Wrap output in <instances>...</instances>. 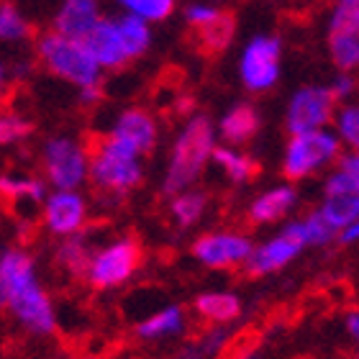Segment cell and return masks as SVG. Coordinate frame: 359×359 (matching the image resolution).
<instances>
[{
  "instance_id": "6",
  "label": "cell",
  "mask_w": 359,
  "mask_h": 359,
  "mask_svg": "<svg viewBox=\"0 0 359 359\" xmlns=\"http://www.w3.org/2000/svg\"><path fill=\"white\" fill-rule=\"evenodd\" d=\"M344 157V144L334 128H316L303 134H287L280 170L290 182H308L326 177Z\"/></svg>"
},
{
  "instance_id": "34",
  "label": "cell",
  "mask_w": 359,
  "mask_h": 359,
  "mask_svg": "<svg viewBox=\"0 0 359 359\" xmlns=\"http://www.w3.org/2000/svg\"><path fill=\"white\" fill-rule=\"evenodd\" d=\"M339 241H341L344 247H357L359 244V218L357 221H349L346 226L339 229Z\"/></svg>"
},
{
  "instance_id": "7",
  "label": "cell",
  "mask_w": 359,
  "mask_h": 359,
  "mask_svg": "<svg viewBox=\"0 0 359 359\" xmlns=\"http://www.w3.org/2000/svg\"><path fill=\"white\" fill-rule=\"evenodd\" d=\"M90 154L93 147H88L77 134L60 131L46 136L39 144V175L49 187L83 190L90 182Z\"/></svg>"
},
{
  "instance_id": "1",
  "label": "cell",
  "mask_w": 359,
  "mask_h": 359,
  "mask_svg": "<svg viewBox=\"0 0 359 359\" xmlns=\"http://www.w3.org/2000/svg\"><path fill=\"white\" fill-rule=\"evenodd\" d=\"M0 306L26 337L46 339L57 331V308L29 249L0 252Z\"/></svg>"
},
{
  "instance_id": "11",
  "label": "cell",
  "mask_w": 359,
  "mask_h": 359,
  "mask_svg": "<svg viewBox=\"0 0 359 359\" xmlns=\"http://www.w3.org/2000/svg\"><path fill=\"white\" fill-rule=\"evenodd\" d=\"M257 241L239 229H213L193 241V257L205 269H244Z\"/></svg>"
},
{
  "instance_id": "10",
  "label": "cell",
  "mask_w": 359,
  "mask_h": 359,
  "mask_svg": "<svg viewBox=\"0 0 359 359\" xmlns=\"http://www.w3.org/2000/svg\"><path fill=\"white\" fill-rule=\"evenodd\" d=\"M306 249H311V244H308V236L303 231L300 218L285 221L275 233H269L262 241H257L255 252H252L244 269L252 277L277 275V272L290 267Z\"/></svg>"
},
{
  "instance_id": "32",
  "label": "cell",
  "mask_w": 359,
  "mask_h": 359,
  "mask_svg": "<svg viewBox=\"0 0 359 359\" xmlns=\"http://www.w3.org/2000/svg\"><path fill=\"white\" fill-rule=\"evenodd\" d=\"M329 88L339 103H346V100H352L354 93H357V77H354V72H339L337 69V75H334V80L329 83Z\"/></svg>"
},
{
  "instance_id": "23",
  "label": "cell",
  "mask_w": 359,
  "mask_h": 359,
  "mask_svg": "<svg viewBox=\"0 0 359 359\" xmlns=\"http://www.w3.org/2000/svg\"><path fill=\"white\" fill-rule=\"evenodd\" d=\"M208 195L198 187H187L180 193L170 195V221L180 231H190L201 224L208 213Z\"/></svg>"
},
{
  "instance_id": "12",
  "label": "cell",
  "mask_w": 359,
  "mask_h": 359,
  "mask_svg": "<svg viewBox=\"0 0 359 359\" xmlns=\"http://www.w3.org/2000/svg\"><path fill=\"white\" fill-rule=\"evenodd\" d=\"M339 100L329 85H300L292 90L285 105V131L303 134L316 128H329L337 116Z\"/></svg>"
},
{
  "instance_id": "28",
  "label": "cell",
  "mask_w": 359,
  "mask_h": 359,
  "mask_svg": "<svg viewBox=\"0 0 359 359\" xmlns=\"http://www.w3.org/2000/svg\"><path fill=\"white\" fill-rule=\"evenodd\" d=\"M31 34H34L31 21L21 8L13 3H3L0 6V39H3V44H26Z\"/></svg>"
},
{
  "instance_id": "8",
  "label": "cell",
  "mask_w": 359,
  "mask_h": 359,
  "mask_svg": "<svg viewBox=\"0 0 359 359\" xmlns=\"http://www.w3.org/2000/svg\"><path fill=\"white\" fill-rule=\"evenodd\" d=\"M142 267V247L134 236L118 233L95 244L90 262L83 272V280L93 290H118Z\"/></svg>"
},
{
  "instance_id": "25",
  "label": "cell",
  "mask_w": 359,
  "mask_h": 359,
  "mask_svg": "<svg viewBox=\"0 0 359 359\" xmlns=\"http://www.w3.org/2000/svg\"><path fill=\"white\" fill-rule=\"evenodd\" d=\"M329 57L339 72H357L359 69L357 31H329Z\"/></svg>"
},
{
  "instance_id": "9",
  "label": "cell",
  "mask_w": 359,
  "mask_h": 359,
  "mask_svg": "<svg viewBox=\"0 0 359 359\" xmlns=\"http://www.w3.org/2000/svg\"><path fill=\"white\" fill-rule=\"evenodd\" d=\"M236 72L252 95H264L283 75V41L275 34H255L241 46Z\"/></svg>"
},
{
  "instance_id": "35",
  "label": "cell",
  "mask_w": 359,
  "mask_h": 359,
  "mask_svg": "<svg viewBox=\"0 0 359 359\" xmlns=\"http://www.w3.org/2000/svg\"><path fill=\"white\" fill-rule=\"evenodd\" d=\"M339 165L359 175V149H344V157H341Z\"/></svg>"
},
{
  "instance_id": "30",
  "label": "cell",
  "mask_w": 359,
  "mask_h": 359,
  "mask_svg": "<svg viewBox=\"0 0 359 359\" xmlns=\"http://www.w3.org/2000/svg\"><path fill=\"white\" fill-rule=\"evenodd\" d=\"M31 134V121L15 111H6L0 116V142L3 147H15L26 142Z\"/></svg>"
},
{
  "instance_id": "16",
  "label": "cell",
  "mask_w": 359,
  "mask_h": 359,
  "mask_svg": "<svg viewBox=\"0 0 359 359\" xmlns=\"http://www.w3.org/2000/svg\"><path fill=\"white\" fill-rule=\"evenodd\" d=\"M300 205V193L295 182L285 180L264 187L247 203V221L255 226H275L290 218Z\"/></svg>"
},
{
  "instance_id": "26",
  "label": "cell",
  "mask_w": 359,
  "mask_h": 359,
  "mask_svg": "<svg viewBox=\"0 0 359 359\" xmlns=\"http://www.w3.org/2000/svg\"><path fill=\"white\" fill-rule=\"evenodd\" d=\"M182 18H185V23L195 34H205V31L216 29L218 23L229 21L231 15L226 13L216 0H190V3L182 8Z\"/></svg>"
},
{
  "instance_id": "24",
  "label": "cell",
  "mask_w": 359,
  "mask_h": 359,
  "mask_svg": "<svg viewBox=\"0 0 359 359\" xmlns=\"http://www.w3.org/2000/svg\"><path fill=\"white\" fill-rule=\"evenodd\" d=\"M93 249H95V241L85 231L75 233V236H67V239H60L57 247H54V264H57L62 272H67V275L83 277Z\"/></svg>"
},
{
  "instance_id": "27",
  "label": "cell",
  "mask_w": 359,
  "mask_h": 359,
  "mask_svg": "<svg viewBox=\"0 0 359 359\" xmlns=\"http://www.w3.org/2000/svg\"><path fill=\"white\" fill-rule=\"evenodd\" d=\"M111 3L118 8V13L136 15L151 26L167 21L177 8V0H111Z\"/></svg>"
},
{
  "instance_id": "38",
  "label": "cell",
  "mask_w": 359,
  "mask_h": 359,
  "mask_svg": "<svg viewBox=\"0 0 359 359\" xmlns=\"http://www.w3.org/2000/svg\"><path fill=\"white\" fill-rule=\"evenodd\" d=\"M67 359H77V357H67Z\"/></svg>"
},
{
  "instance_id": "29",
  "label": "cell",
  "mask_w": 359,
  "mask_h": 359,
  "mask_svg": "<svg viewBox=\"0 0 359 359\" xmlns=\"http://www.w3.org/2000/svg\"><path fill=\"white\" fill-rule=\"evenodd\" d=\"M331 128L341 139L344 149H359V100L339 103Z\"/></svg>"
},
{
  "instance_id": "33",
  "label": "cell",
  "mask_w": 359,
  "mask_h": 359,
  "mask_svg": "<svg viewBox=\"0 0 359 359\" xmlns=\"http://www.w3.org/2000/svg\"><path fill=\"white\" fill-rule=\"evenodd\" d=\"M344 331H346V337H349V341L357 346V352H359V308H352V311L344 316Z\"/></svg>"
},
{
  "instance_id": "36",
  "label": "cell",
  "mask_w": 359,
  "mask_h": 359,
  "mask_svg": "<svg viewBox=\"0 0 359 359\" xmlns=\"http://www.w3.org/2000/svg\"><path fill=\"white\" fill-rule=\"evenodd\" d=\"M334 6H359V0H331Z\"/></svg>"
},
{
  "instance_id": "37",
  "label": "cell",
  "mask_w": 359,
  "mask_h": 359,
  "mask_svg": "<svg viewBox=\"0 0 359 359\" xmlns=\"http://www.w3.org/2000/svg\"><path fill=\"white\" fill-rule=\"evenodd\" d=\"M352 359H359V352H357V357H352Z\"/></svg>"
},
{
  "instance_id": "13",
  "label": "cell",
  "mask_w": 359,
  "mask_h": 359,
  "mask_svg": "<svg viewBox=\"0 0 359 359\" xmlns=\"http://www.w3.org/2000/svg\"><path fill=\"white\" fill-rule=\"evenodd\" d=\"M90 221V201L83 190H60L52 187L41 203L39 224L54 239H67L83 233Z\"/></svg>"
},
{
  "instance_id": "17",
  "label": "cell",
  "mask_w": 359,
  "mask_h": 359,
  "mask_svg": "<svg viewBox=\"0 0 359 359\" xmlns=\"http://www.w3.org/2000/svg\"><path fill=\"white\" fill-rule=\"evenodd\" d=\"M49 190L52 187L46 185L41 175H31L23 170H6L0 177V193L23 218H39L41 203L49 195Z\"/></svg>"
},
{
  "instance_id": "14",
  "label": "cell",
  "mask_w": 359,
  "mask_h": 359,
  "mask_svg": "<svg viewBox=\"0 0 359 359\" xmlns=\"http://www.w3.org/2000/svg\"><path fill=\"white\" fill-rule=\"evenodd\" d=\"M323 216L331 224L341 229L349 221L359 218V175L337 165L326 177L321 180V193H318V205Z\"/></svg>"
},
{
  "instance_id": "4",
  "label": "cell",
  "mask_w": 359,
  "mask_h": 359,
  "mask_svg": "<svg viewBox=\"0 0 359 359\" xmlns=\"http://www.w3.org/2000/svg\"><path fill=\"white\" fill-rule=\"evenodd\" d=\"M34 54H36L39 65L49 75L62 80V83L72 85L77 93L90 88H100V83H103L105 69L97 65V60L93 57L85 39L67 36V34L49 29L36 36Z\"/></svg>"
},
{
  "instance_id": "21",
  "label": "cell",
  "mask_w": 359,
  "mask_h": 359,
  "mask_svg": "<svg viewBox=\"0 0 359 359\" xmlns=\"http://www.w3.org/2000/svg\"><path fill=\"white\" fill-rule=\"evenodd\" d=\"M198 318L210 326H226V323L239 321L244 313V303L231 290H205L193 303Z\"/></svg>"
},
{
  "instance_id": "18",
  "label": "cell",
  "mask_w": 359,
  "mask_h": 359,
  "mask_svg": "<svg viewBox=\"0 0 359 359\" xmlns=\"http://www.w3.org/2000/svg\"><path fill=\"white\" fill-rule=\"evenodd\" d=\"M103 0H60L52 15V29L67 36L85 39L103 21Z\"/></svg>"
},
{
  "instance_id": "3",
  "label": "cell",
  "mask_w": 359,
  "mask_h": 359,
  "mask_svg": "<svg viewBox=\"0 0 359 359\" xmlns=\"http://www.w3.org/2000/svg\"><path fill=\"white\" fill-rule=\"evenodd\" d=\"M85 41H88L97 65L105 72H116L131 62L142 60L151 49L154 34H151V23L142 21L136 15L116 13L103 15V21L90 31Z\"/></svg>"
},
{
  "instance_id": "19",
  "label": "cell",
  "mask_w": 359,
  "mask_h": 359,
  "mask_svg": "<svg viewBox=\"0 0 359 359\" xmlns=\"http://www.w3.org/2000/svg\"><path fill=\"white\" fill-rule=\"evenodd\" d=\"M262 126L259 111L249 103H236L229 111H224V116L218 118V139L224 144H233V147H244L247 142H252Z\"/></svg>"
},
{
  "instance_id": "31",
  "label": "cell",
  "mask_w": 359,
  "mask_h": 359,
  "mask_svg": "<svg viewBox=\"0 0 359 359\" xmlns=\"http://www.w3.org/2000/svg\"><path fill=\"white\" fill-rule=\"evenodd\" d=\"M231 36H233V21L229 18V21L218 23L216 29L198 34V41H201V46L205 52H224L226 46L231 44Z\"/></svg>"
},
{
  "instance_id": "15",
  "label": "cell",
  "mask_w": 359,
  "mask_h": 359,
  "mask_svg": "<svg viewBox=\"0 0 359 359\" xmlns=\"http://www.w3.org/2000/svg\"><path fill=\"white\" fill-rule=\"evenodd\" d=\"M108 136L118 139L121 144H126L147 157L159 144V121L147 108L131 105V108L116 113V118L108 126Z\"/></svg>"
},
{
  "instance_id": "5",
  "label": "cell",
  "mask_w": 359,
  "mask_h": 359,
  "mask_svg": "<svg viewBox=\"0 0 359 359\" xmlns=\"http://www.w3.org/2000/svg\"><path fill=\"white\" fill-rule=\"evenodd\" d=\"M144 154L105 134L93 144L90 154V187L103 201H123L144 182Z\"/></svg>"
},
{
  "instance_id": "2",
  "label": "cell",
  "mask_w": 359,
  "mask_h": 359,
  "mask_svg": "<svg viewBox=\"0 0 359 359\" xmlns=\"http://www.w3.org/2000/svg\"><path fill=\"white\" fill-rule=\"evenodd\" d=\"M218 147V128L203 113H193L177 128L170 151H167L165 172H162V193L175 195L180 190L195 187L203 172L213 162Z\"/></svg>"
},
{
  "instance_id": "20",
  "label": "cell",
  "mask_w": 359,
  "mask_h": 359,
  "mask_svg": "<svg viewBox=\"0 0 359 359\" xmlns=\"http://www.w3.org/2000/svg\"><path fill=\"white\" fill-rule=\"evenodd\" d=\"M187 329V313L185 308L175 306H162L154 313L144 316L142 321L136 323V337L142 341H167V339L182 337Z\"/></svg>"
},
{
  "instance_id": "22",
  "label": "cell",
  "mask_w": 359,
  "mask_h": 359,
  "mask_svg": "<svg viewBox=\"0 0 359 359\" xmlns=\"http://www.w3.org/2000/svg\"><path fill=\"white\" fill-rule=\"evenodd\" d=\"M213 167L224 175L231 185H247L257 177V159L252 154L241 149V147H233V144H218L216 151H213Z\"/></svg>"
}]
</instances>
